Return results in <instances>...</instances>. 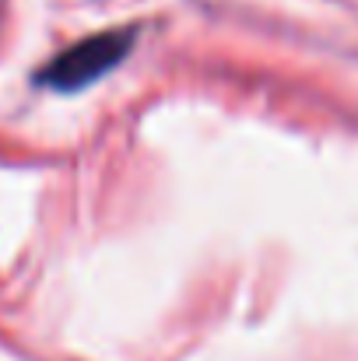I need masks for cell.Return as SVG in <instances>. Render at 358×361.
<instances>
[{"mask_svg":"<svg viewBox=\"0 0 358 361\" xmlns=\"http://www.w3.org/2000/svg\"><path fill=\"white\" fill-rule=\"evenodd\" d=\"M130 49H133V32L130 28L88 35V39L67 46L60 56H53L46 63V71L39 74V81L56 88V92H78V88L99 81L102 74H109Z\"/></svg>","mask_w":358,"mask_h":361,"instance_id":"cell-1","label":"cell"}]
</instances>
